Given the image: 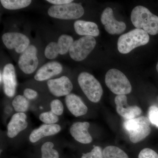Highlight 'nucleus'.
<instances>
[{
	"instance_id": "5",
	"label": "nucleus",
	"mask_w": 158,
	"mask_h": 158,
	"mask_svg": "<svg viewBox=\"0 0 158 158\" xmlns=\"http://www.w3.org/2000/svg\"><path fill=\"white\" fill-rule=\"evenodd\" d=\"M105 83L110 91L117 95H126L131 92L132 86L127 77L116 69H112L107 72Z\"/></svg>"
},
{
	"instance_id": "14",
	"label": "nucleus",
	"mask_w": 158,
	"mask_h": 158,
	"mask_svg": "<svg viewBox=\"0 0 158 158\" xmlns=\"http://www.w3.org/2000/svg\"><path fill=\"white\" fill-rule=\"evenodd\" d=\"M28 126L27 116L26 113H15L11 116L7 125V136L10 138H15L25 130Z\"/></svg>"
},
{
	"instance_id": "16",
	"label": "nucleus",
	"mask_w": 158,
	"mask_h": 158,
	"mask_svg": "<svg viewBox=\"0 0 158 158\" xmlns=\"http://www.w3.org/2000/svg\"><path fill=\"white\" fill-rule=\"evenodd\" d=\"M62 69V65L59 62L52 61L47 62L37 71L34 75V79L37 81L50 80L53 77L61 73Z\"/></svg>"
},
{
	"instance_id": "22",
	"label": "nucleus",
	"mask_w": 158,
	"mask_h": 158,
	"mask_svg": "<svg viewBox=\"0 0 158 158\" xmlns=\"http://www.w3.org/2000/svg\"><path fill=\"white\" fill-rule=\"evenodd\" d=\"M73 42V37L67 34H62L59 36L57 42L59 55H65L69 52Z\"/></svg>"
},
{
	"instance_id": "15",
	"label": "nucleus",
	"mask_w": 158,
	"mask_h": 158,
	"mask_svg": "<svg viewBox=\"0 0 158 158\" xmlns=\"http://www.w3.org/2000/svg\"><path fill=\"white\" fill-rule=\"evenodd\" d=\"M90 124L88 122L74 123L69 128L71 135L77 142L83 144H88L93 141L92 136L88 132Z\"/></svg>"
},
{
	"instance_id": "28",
	"label": "nucleus",
	"mask_w": 158,
	"mask_h": 158,
	"mask_svg": "<svg viewBox=\"0 0 158 158\" xmlns=\"http://www.w3.org/2000/svg\"><path fill=\"white\" fill-rule=\"evenodd\" d=\"M148 116L150 122L158 127V107L151 106L148 109Z\"/></svg>"
},
{
	"instance_id": "21",
	"label": "nucleus",
	"mask_w": 158,
	"mask_h": 158,
	"mask_svg": "<svg viewBox=\"0 0 158 158\" xmlns=\"http://www.w3.org/2000/svg\"><path fill=\"white\" fill-rule=\"evenodd\" d=\"M11 105L16 113H26L30 108V102L23 95H17L15 97Z\"/></svg>"
},
{
	"instance_id": "3",
	"label": "nucleus",
	"mask_w": 158,
	"mask_h": 158,
	"mask_svg": "<svg viewBox=\"0 0 158 158\" xmlns=\"http://www.w3.org/2000/svg\"><path fill=\"white\" fill-rule=\"evenodd\" d=\"M123 126L129 134L130 141L133 143L144 140L151 131L149 118L144 116L127 119L124 122Z\"/></svg>"
},
{
	"instance_id": "27",
	"label": "nucleus",
	"mask_w": 158,
	"mask_h": 158,
	"mask_svg": "<svg viewBox=\"0 0 158 158\" xmlns=\"http://www.w3.org/2000/svg\"><path fill=\"white\" fill-rule=\"evenodd\" d=\"M50 106L51 111L57 116H62L64 113V105L62 102L58 99H55L52 100Z\"/></svg>"
},
{
	"instance_id": "29",
	"label": "nucleus",
	"mask_w": 158,
	"mask_h": 158,
	"mask_svg": "<svg viewBox=\"0 0 158 158\" xmlns=\"http://www.w3.org/2000/svg\"><path fill=\"white\" fill-rule=\"evenodd\" d=\"M81 158H104L103 151L99 146H95L90 152L83 154Z\"/></svg>"
},
{
	"instance_id": "33",
	"label": "nucleus",
	"mask_w": 158,
	"mask_h": 158,
	"mask_svg": "<svg viewBox=\"0 0 158 158\" xmlns=\"http://www.w3.org/2000/svg\"><path fill=\"white\" fill-rule=\"evenodd\" d=\"M0 81H1V84H2L3 81L2 73V72H1V75H0Z\"/></svg>"
},
{
	"instance_id": "2",
	"label": "nucleus",
	"mask_w": 158,
	"mask_h": 158,
	"mask_svg": "<svg viewBox=\"0 0 158 158\" xmlns=\"http://www.w3.org/2000/svg\"><path fill=\"white\" fill-rule=\"evenodd\" d=\"M149 40V35L145 31L136 28L119 37L117 48L120 53L128 54L136 48L146 45Z\"/></svg>"
},
{
	"instance_id": "18",
	"label": "nucleus",
	"mask_w": 158,
	"mask_h": 158,
	"mask_svg": "<svg viewBox=\"0 0 158 158\" xmlns=\"http://www.w3.org/2000/svg\"><path fill=\"white\" fill-rule=\"evenodd\" d=\"M61 130V126L58 124H43L32 131L29 136V140L31 143H36L43 138L57 135Z\"/></svg>"
},
{
	"instance_id": "20",
	"label": "nucleus",
	"mask_w": 158,
	"mask_h": 158,
	"mask_svg": "<svg viewBox=\"0 0 158 158\" xmlns=\"http://www.w3.org/2000/svg\"><path fill=\"white\" fill-rule=\"evenodd\" d=\"M1 4L5 9L10 10H18L26 8L31 5V0H1Z\"/></svg>"
},
{
	"instance_id": "30",
	"label": "nucleus",
	"mask_w": 158,
	"mask_h": 158,
	"mask_svg": "<svg viewBox=\"0 0 158 158\" xmlns=\"http://www.w3.org/2000/svg\"><path fill=\"white\" fill-rule=\"evenodd\" d=\"M138 158H158V154L153 150L145 148L139 153Z\"/></svg>"
},
{
	"instance_id": "9",
	"label": "nucleus",
	"mask_w": 158,
	"mask_h": 158,
	"mask_svg": "<svg viewBox=\"0 0 158 158\" xmlns=\"http://www.w3.org/2000/svg\"><path fill=\"white\" fill-rule=\"evenodd\" d=\"M2 40L7 48L14 49L18 54L22 53L31 45L28 37L25 34L18 32L5 33L2 36Z\"/></svg>"
},
{
	"instance_id": "31",
	"label": "nucleus",
	"mask_w": 158,
	"mask_h": 158,
	"mask_svg": "<svg viewBox=\"0 0 158 158\" xmlns=\"http://www.w3.org/2000/svg\"><path fill=\"white\" fill-rule=\"evenodd\" d=\"M38 94L37 91L30 88H27L24 90L23 96L28 100H32L37 98Z\"/></svg>"
},
{
	"instance_id": "26",
	"label": "nucleus",
	"mask_w": 158,
	"mask_h": 158,
	"mask_svg": "<svg viewBox=\"0 0 158 158\" xmlns=\"http://www.w3.org/2000/svg\"><path fill=\"white\" fill-rule=\"evenodd\" d=\"M59 55V48L57 43L51 42L46 47L44 50V56L47 59H56Z\"/></svg>"
},
{
	"instance_id": "25",
	"label": "nucleus",
	"mask_w": 158,
	"mask_h": 158,
	"mask_svg": "<svg viewBox=\"0 0 158 158\" xmlns=\"http://www.w3.org/2000/svg\"><path fill=\"white\" fill-rule=\"evenodd\" d=\"M39 118L44 124H57L59 119V116L54 114L51 110L40 113Z\"/></svg>"
},
{
	"instance_id": "6",
	"label": "nucleus",
	"mask_w": 158,
	"mask_h": 158,
	"mask_svg": "<svg viewBox=\"0 0 158 158\" xmlns=\"http://www.w3.org/2000/svg\"><path fill=\"white\" fill-rule=\"evenodd\" d=\"M49 16L53 18L63 20L78 19L85 14V10L81 5L72 2L65 5H53L48 11Z\"/></svg>"
},
{
	"instance_id": "23",
	"label": "nucleus",
	"mask_w": 158,
	"mask_h": 158,
	"mask_svg": "<svg viewBox=\"0 0 158 158\" xmlns=\"http://www.w3.org/2000/svg\"><path fill=\"white\" fill-rule=\"evenodd\" d=\"M104 158H129L126 153L115 146H107L103 150Z\"/></svg>"
},
{
	"instance_id": "19",
	"label": "nucleus",
	"mask_w": 158,
	"mask_h": 158,
	"mask_svg": "<svg viewBox=\"0 0 158 158\" xmlns=\"http://www.w3.org/2000/svg\"><path fill=\"white\" fill-rule=\"evenodd\" d=\"M73 26L76 33L81 36L95 37L100 34L98 26L92 22L77 20L74 23Z\"/></svg>"
},
{
	"instance_id": "34",
	"label": "nucleus",
	"mask_w": 158,
	"mask_h": 158,
	"mask_svg": "<svg viewBox=\"0 0 158 158\" xmlns=\"http://www.w3.org/2000/svg\"><path fill=\"white\" fill-rule=\"evenodd\" d=\"M156 70H157V72L158 73V62H157V65H156Z\"/></svg>"
},
{
	"instance_id": "4",
	"label": "nucleus",
	"mask_w": 158,
	"mask_h": 158,
	"mask_svg": "<svg viewBox=\"0 0 158 158\" xmlns=\"http://www.w3.org/2000/svg\"><path fill=\"white\" fill-rule=\"evenodd\" d=\"M78 83L85 96L92 102H98L103 93L100 82L93 75L86 72H83L78 77Z\"/></svg>"
},
{
	"instance_id": "10",
	"label": "nucleus",
	"mask_w": 158,
	"mask_h": 158,
	"mask_svg": "<svg viewBox=\"0 0 158 158\" xmlns=\"http://www.w3.org/2000/svg\"><path fill=\"white\" fill-rule=\"evenodd\" d=\"M47 84L51 94L56 97L67 96L73 89L72 82L69 78L65 76L50 79Z\"/></svg>"
},
{
	"instance_id": "8",
	"label": "nucleus",
	"mask_w": 158,
	"mask_h": 158,
	"mask_svg": "<svg viewBox=\"0 0 158 158\" xmlns=\"http://www.w3.org/2000/svg\"><path fill=\"white\" fill-rule=\"evenodd\" d=\"M37 55V48L32 44L21 54L18 64L23 73L26 74H31L36 70L39 64Z\"/></svg>"
},
{
	"instance_id": "17",
	"label": "nucleus",
	"mask_w": 158,
	"mask_h": 158,
	"mask_svg": "<svg viewBox=\"0 0 158 158\" xmlns=\"http://www.w3.org/2000/svg\"><path fill=\"white\" fill-rule=\"evenodd\" d=\"M65 102L69 112L75 117L84 116L88 113V107L82 99L75 94L70 93L65 96Z\"/></svg>"
},
{
	"instance_id": "7",
	"label": "nucleus",
	"mask_w": 158,
	"mask_h": 158,
	"mask_svg": "<svg viewBox=\"0 0 158 158\" xmlns=\"http://www.w3.org/2000/svg\"><path fill=\"white\" fill-rule=\"evenodd\" d=\"M96 44L94 37L84 36L74 41L69 49V56L77 62L83 61L94 49Z\"/></svg>"
},
{
	"instance_id": "12",
	"label": "nucleus",
	"mask_w": 158,
	"mask_h": 158,
	"mask_svg": "<svg viewBox=\"0 0 158 158\" xmlns=\"http://www.w3.org/2000/svg\"><path fill=\"white\" fill-rule=\"evenodd\" d=\"M115 103L117 113L127 120L136 118L142 113L141 108L138 106L128 105L126 95H117L115 98Z\"/></svg>"
},
{
	"instance_id": "32",
	"label": "nucleus",
	"mask_w": 158,
	"mask_h": 158,
	"mask_svg": "<svg viewBox=\"0 0 158 158\" xmlns=\"http://www.w3.org/2000/svg\"><path fill=\"white\" fill-rule=\"evenodd\" d=\"M46 1L53 5L58 6L65 5L73 2L72 0H47Z\"/></svg>"
},
{
	"instance_id": "13",
	"label": "nucleus",
	"mask_w": 158,
	"mask_h": 158,
	"mask_svg": "<svg viewBox=\"0 0 158 158\" xmlns=\"http://www.w3.org/2000/svg\"><path fill=\"white\" fill-rule=\"evenodd\" d=\"M2 77L4 93L8 97L12 98L15 95L17 85L15 69L13 64L8 63L5 65Z\"/></svg>"
},
{
	"instance_id": "1",
	"label": "nucleus",
	"mask_w": 158,
	"mask_h": 158,
	"mask_svg": "<svg viewBox=\"0 0 158 158\" xmlns=\"http://www.w3.org/2000/svg\"><path fill=\"white\" fill-rule=\"evenodd\" d=\"M131 19L136 28L142 29L151 35L158 34V16L146 7L136 6L131 13Z\"/></svg>"
},
{
	"instance_id": "24",
	"label": "nucleus",
	"mask_w": 158,
	"mask_h": 158,
	"mask_svg": "<svg viewBox=\"0 0 158 158\" xmlns=\"http://www.w3.org/2000/svg\"><path fill=\"white\" fill-rule=\"evenodd\" d=\"M55 145L51 141L44 142L41 146V158H59V153L54 148Z\"/></svg>"
},
{
	"instance_id": "11",
	"label": "nucleus",
	"mask_w": 158,
	"mask_h": 158,
	"mask_svg": "<svg viewBox=\"0 0 158 158\" xmlns=\"http://www.w3.org/2000/svg\"><path fill=\"white\" fill-rule=\"evenodd\" d=\"M101 21L104 26L106 31L111 35L121 34L126 29L125 23L115 19L113 9L110 7H107L103 11Z\"/></svg>"
}]
</instances>
